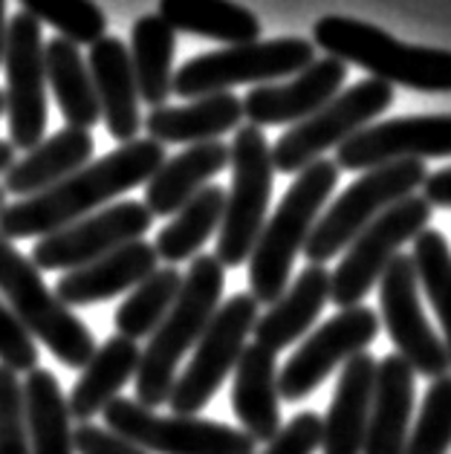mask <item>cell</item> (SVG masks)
Wrapping results in <instances>:
<instances>
[{"label":"cell","mask_w":451,"mask_h":454,"mask_svg":"<svg viewBox=\"0 0 451 454\" xmlns=\"http://www.w3.org/2000/svg\"><path fill=\"white\" fill-rule=\"evenodd\" d=\"M24 408L32 454H75V426L58 380L35 368L24 380Z\"/></svg>","instance_id":"32"},{"label":"cell","mask_w":451,"mask_h":454,"mask_svg":"<svg viewBox=\"0 0 451 454\" xmlns=\"http://www.w3.org/2000/svg\"><path fill=\"white\" fill-rule=\"evenodd\" d=\"M105 428L148 454H255L258 442L244 428L200 417H159L136 400L116 396L105 411Z\"/></svg>","instance_id":"11"},{"label":"cell","mask_w":451,"mask_h":454,"mask_svg":"<svg viewBox=\"0 0 451 454\" xmlns=\"http://www.w3.org/2000/svg\"><path fill=\"white\" fill-rule=\"evenodd\" d=\"M4 110H6V102H4V90H0V116H4Z\"/></svg>","instance_id":"46"},{"label":"cell","mask_w":451,"mask_h":454,"mask_svg":"<svg viewBox=\"0 0 451 454\" xmlns=\"http://www.w3.org/2000/svg\"><path fill=\"white\" fill-rule=\"evenodd\" d=\"M153 217L139 200H122L105 206L102 212H93L75 223L64 226L52 235L41 238L32 249V263L38 270H79L105 254L142 240L151 229Z\"/></svg>","instance_id":"16"},{"label":"cell","mask_w":451,"mask_h":454,"mask_svg":"<svg viewBox=\"0 0 451 454\" xmlns=\"http://www.w3.org/2000/svg\"><path fill=\"white\" fill-rule=\"evenodd\" d=\"M43 67H47V87L55 93L67 128L90 130L98 125L102 107L82 50L64 38H52L43 43Z\"/></svg>","instance_id":"30"},{"label":"cell","mask_w":451,"mask_h":454,"mask_svg":"<svg viewBox=\"0 0 451 454\" xmlns=\"http://www.w3.org/2000/svg\"><path fill=\"white\" fill-rule=\"evenodd\" d=\"M379 336V313L365 304L338 309L322 327L301 341L278 373V394L287 403L307 400L336 368H342L356 353H365Z\"/></svg>","instance_id":"15"},{"label":"cell","mask_w":451,"mask_h":454,"mask_svg":"<svg viewBox=\"0 0 451 454\" xmlns=\"http://www.w3.org/2000/svg\"><path fill=\"white\" fill-rule=\"evenodd\" d=\"M6 0H0V64H4V50H6Z\"/></svg>","instance_id":"44"},{"label":"cell","mask_w":451,"mask_h":454,"mask_svg":"<svg viewBox=\"0 0 451 454\" xmlns=\"http://www.w3.org/2000/svg\"><path fill=\"white\" fill-rule=\"evenodd\" d=\"M174 52H177V35L159 15L139 18L130 29V67L139 102L148 107H162L174 93Z\"/></svg>","instance_id":"31"},{"label":"cell","mask_w":451,"mask_h":454,"mask_svg":"<svg viewBox=\"0 0 451 454\" xmlns=\"http://www.w3.org/2000/svg\"><path fill=\"white\" fill-rule=\"evenodd\" d=\"M425 200L428 206H439V208H451V168H443V171H434L425 176Z\"/></svg>","instance_id":"42"},{"label":"cell","mask_w":451,"mask_h":454,"mask_svg":"<svg viewBox=\"0 0 451 454\" xmlns=\"http://www.w3.org/2000/svg\"><path fill=\"white\" fill-rule=\"evenodd\" d=\"M414 270L420 290H425V298L432 301L434 313L443 327V345L448 350L451 364V247L437 229H423L414 238Z\"/></svg>","instance_id":"35"},{"label":"cell","mask_w":451,"mask_h":454,"mask_svg":"<svg viewBox=\"0 0 451 454\" xmlns=\"http://www.w3.org/2000/svg\"><path fill=\"white\" fill-rule=\"evenodd\" d=\"M24 12L32 15L38 24H50L58 38L75 43H93L107 35V18L102 6L93 0H20Z\"/></svg>","instance_id":"36"},{"label":"cell","mask_w":451,"mask_h":454,"mask_svg":"<svg viewBox=\"0 0 451 454\" xmlns=\"http://www.w3.org/2000/svg\"><path fill=\"white\" fill-rule=\"evenodd\" d=\"M347 79V64L338 59H315L310 67L292 75L284 84H258L244 98V116L249 125H299L307 116H313L318 107H324Z\"/></svg>","instance_id":"18"},{"label":"cell","mask_w":451,"mask_h":454,"mask_svg":"<svg viewBox=\"0 0 451 454\" xmlns=\"http://www.w3.org/2000/svg\"><path fill=\"white\" fill-rule=\"evenodd\" d=\"M315 61V47L304 38H272L226 47L189 59L174 70V93L200 98L229 93L240 84H275V79L299 75Z\"/></svg>","instance_id":"8"},{"label":"cell","mask_w":451,"mask_h":454,"mask_svg":"<svg viewBox=\"0 0 451 454\" xmlns=\"http://www.w3.org/2000/svg\"><path fill=\"white\" fill-rule=\"evenodd\" d=\"M391 102L393 87L379 79H365L347 90H338L324 107L292 125L269 148L272 168L281 174L304 171L307 165L322 160L330 148H338L362 128H368L373 119L391 107Z\"/></svg>","instance_id":"9"},{"label":"cell","mask_w":451,"mask_h":454,"mask_svg":"<svg viewBox=\"0 0 451 454\" xmlns=\"http://www.w3.org/2000/svg\"><path fill=\"white\" fill-rule=\"evenodd\" d=\"M180 286H183V272L177 267H157L119 304L113 316L116 333L130 341L148 339L162 325V318L168 316L171 304L177 301Z\"/></svg>","instance_id":"34"},{"label":"cell","mask_w":451,"mask_h":454,"mask_svg":"<svg viewBox=\"0 0 451 454\" xmlns=\"http://www.w3.org/2000/svg\"><path fill=\"white\" fill-rule=\"evenodd\" d=\"M223 206H226V192L220 185H206L200 188L189 203H185L177 215L159 229L157 243V258L168 267L200 254V249L208 243V238L220 229L223 220Z\"/></svg>","instance_id":"33"},{"label":"cell","mask_w":451,"mask_h":454,"mask_svg":"<svg viewBox=\"0 0 451 454\" xmlns=\"http://www.w3.org/2000/svg\"><path fill=\"white\" fill-rule=\"evenodd\" d=\"M244 119V102L235 93L200 96L191 105L153 107L142 128L159 145H200L217 142L229 130H237Z\"/></svg>","instance_id":"24"},{"label":"cell","mask_w":451,"mask_h":454,"mask_svg":"<svg viewBox=\"0 0 451 454\" xmlns=\"http://www.w3.org/2000/svg\"><path fill=\"white\" fill-rule=\"evenodd\" d=\"M139 353L142 350L136 341L119 333L110 336L102 348H96L70 391V417L79 419V423H90L96 414H102L119 396V391L130 380H136Z\"/></svg>","instance_id":"28"},{"label":"cell","mask_w":451,"mask_h":454,"mask_svg":"<svg viewBox=\"0 0 451 454\" xmlns=\"http://www.w3.org/2000/svg\"><path fill=\"white\" fill-rule=\"evenodd\" d=\"M379 316L397 353L425 380H439L451 371L448 350L428 325L420 301V281L411 254H397L379 278Z\"/></svg>","instance_id":"14"},{"label":"cell","mask_w":451,"mask_h":454,"mask_svg":"<svg viewBox=\"0 0 451 454\" xmlns=\"http://www.w3.org/2000/svg\"><path fill=\"white\" fill-rule=\"evenodd\" d=\"M437 157H451V114L377 121L336 148L338 171H370L402 160Z\"/></svg>","instance_id":"17"},{"label":"cell","mask_w":451,"mask_h":454,"mask_svg":"<svg viewBox=\"0 0 451 454\" xmlns=\"http://www.w3.org/2000/svg\"><path fill=\"white\" fill-rule=\"evenodd\" d=\"M258 316L260 304L249 293H237L223 307H217L214 318L208 321L203 336L197 339L191 362L174 380L168 403H165L171 405V414L194 417L212 403V396L226 382V376L235 371Z\"/></svg>","instance_id":"10"},{"label":"cell","mask_w":451,"mask_h":454,"mask_svg":"<svg viewBox=\"0 0 451 454\" xmlns=\"http://www.w3.org/2000/svg\"><path fill=\"white\" fill-rule=\"evenodd\" d=\"M4 206H6V192H4V185H0V212H4Z\"/></svg>","instance_id":"45"},{"label":"cell","mask_w":451,"mask_h":454,"mask_svg":"<svg viewBox=\"0 0 451 454\" xmlns=\"http://www.w3.org/2000/svg\"><path fill=\"white\" fill-rule=\"evenodd\" d=\"M451 449V373L432 380L408 431L402 454H448Z\"/></svg>","instance_id":"37"},{"label":"cell","mask_w":451,"mask_h":454,"mask_svg":"<svg viewBox=\"0 0 451 454\" xmlns=\"http://www.w3.org/2000/svg\"><path fill=\"white\" fill-rule=\"evenodd\" d=\"M6 119L12 148L32 151L47 130V67H43L41 24L27 12L9 18L6 27Z\"/></svg>","instance_id":"13"},{"label":"cell","mask_w":451,"mask_h":454,"mask_svg":"<svg viewBox=\"0 0 451 454\" xmlns=\"http://www.w3.org/2000/svg\"><path fill=\"white\" fill-rule=\"evenodd\" d=\"M318 442H322V417L315 411H301L287 426H281L260 454H315Z\"/></svg>","instance_id":"40"},{"label":"cell","mask_w":451,"mask_h":454,"mask_svg":"<svg viewBox=\"0 0 451 454\" xmlns=\"http://www.w3.org/2000/svg\"><path fill=\"white\" fill-rule=\"evenodd\" d=\"M0 454H32L24 382L0 364Z\"/></svg>","instance_id":"38"},{"label":"cell","mask_w":451,"mask_h":454,"mask_svg":"<svg viewBox=\"0 0 451 454\" xmlns=\"http://www.w3.org/2000/svg\"><path fill=\"white\" fill-rule=\"evenodd\" d=\"M229 165V145L200 142L165 160L145 183V208L151 217H171Z\"/></svg>","instance_id":"27"},{"label":"cell","mask_w":451,"mask_h":454,"mask_svg":"<svg viewBox=\"0 0 451 454\" xmlns=\"http://www.w3.org/2000/svg\"><path fill=\"white\" fill-rule=\"evenodd\" d=\"M226 286V270L214 254H197L189 275H183L177 301L171 304L162 325L148 336L145 350L139 353L136 368V403L159 408L168 403V394L177 380L183 356L194 350L208 321L214 318Z\"/></svg>","instance_id":"2"},{"label":"cell","mask_w":451,"mask_h":454,"mask_svg":"<svg viewBox=\"0 0 451 454\" xmlns=\"http://www.w3.org/2000/svg\"><path fill=\"white\" fill-rule=\"evenodd\" d=\"M373 380H377V359L370 353H356L347 359L338 373L333 403L322 419V454H362L365 431L373 400Z\"/></svg>","instance_id":"22"},{"label":"cell","mask_w":451,"mask_h":454,"mask_svg":"<svg viewBox=\"0 0 451 454\" xmlns=\"http://www.w3.org/2000/svg\"><path fill=\"white\" fill-rule=\"evenodd\" d=\"M165 160L168 157H165V145L159 142H128V145L105 153L102 160L87 162L84 168L47 188V192L4 206L0 235L6 240L47 238L52 231L75 223V220L102 212V206L116 200L119 194H128L130 188L145 185Z\"/></svg>","instance_id":"1"},{"label":"cell","mask_w":451,"mask_h":454,"mask_svg":"<svg viewBox=\"0 0 451 454\" xmlns=\"http://www.w3.org/2000/svg\"><path fill=\"white\" fill-rule=\"evenodd\" d=\"M93 157L90 130L64 128L50 139H41L35 148L27 151V157L12 162L4 176V192L27 200L32 194H41L47 188L67 180L70 174L84 168Z\"/></svg>","instance_id":"26"},{"label":"cell","mask_w":451,"mask_h":454,"mask_svg":"<svg viewBox=\"0 0 451 454\" xmlns=\"http://www.w3.org/2000/svg\"><path fill=\"white\" fill-rule=\"evenodd\" d=\"M0 293L27 333L43 341L61 364L84 368L96 353L98 345L90 327L67 304L58 301V295L43 284L41 270L4 235H0Z\"/></svg>","instance_id":"5"},{"label":"cell","mask_w":451,"mask_h":454,"mask_svg":"<svg viewBox=\"0 0 451 454\" xmlns=\"http://www.w3.org/2000/svg\"><path fill=\"white\" fill-rule=\"evenodd\" d=\"M0 364L12 373H32L38 368V348L9 304L0 301Z\"/></svg>","instance_id":"39"},{"label":"cell","mask_w":451,"mask_h":454,"mask_svg":"<svg viewBox=\"0 0 451 454\" xmlns=\"http://www.w3.org/2000/svg\"><path fill=\"white\" fill-rule=\"evenodd\" d=\"M15 162V148L9 139H0V174H6Z\"/></svg>","instance_id":"43"},{"label":"cell","mask_w":451,"mask_h":454,"mask_svg":"<svg viewBox=\"0 0 451 454\" xmlns=\"http://www.w3.org/2000/svg\"><path fill=\"white\" fill-rule=\"evenodd\" d=\"M87 67L93 75V87L102 107V119L110 130V137L119 139L122 145L134 142L142 130V114H139V90L130 67V55L122 38L105 35L90 47Z\"/></svg>","instance_id":"21"},{"label":"cell","mask_w":451,"mask_h":454,"mask_svg":"<svg viewBox=\"0 0 451 454\" xmlns=\"http://www.w3.org/2000/svg\"><path fill=\"white\" fill-rule=\"evenodd\" d=\"M73 437H75V451L79 454H148L139 446H134V442L116 437L113 431H107L102 426H93V423L75 426Z\"/></svg>","instance_id":"41"},{"label":"cell","mask_w":451,"mask_h":454,"mask_svg":"<svg viewBox=\"0 0 451 454\" xmlns=\"http://www.w3.org/2000/svg\"><path fill=\"white\" fill-rule=\"evenodd\" d=\"M157 267H159V258H157L153 243L134 240L122 249L105 254V258L87 263V267L70 270L67 275H61L58 286H55V295L67 307L102 304L122 293H130Z\"/></svg>","instance_id":"19"},{"label":"cell","mask_w":451,"mask_h":454,"mask_svg":"<svg viewBox=\"0 0 451 454\" xmlns=\"http://www.w3.org/2000/svg\"><path fill=\"white\" fill-rule=\"evenodd\" d=\"M414 382L416 373L400 353H391V356H382L377 362V380H373V400L362 454L405 451V440H408L414 417Z\"/></svg>","instance_id":"20"},{"label":"cell","mask_w":451,"mask_h":454,"mask_svg":"<svg viewBox=\"0 0 451 454\" xmlns=\"http://www.w3.org/2000/svg\"><path fill=\"white\" fill-rule=\"evenodd\" d=\"M338 183V165L333 160H315L299 171L290 192L263 223L260 238L249 254V286L258 304H275L287 293L292 263L304 252L315 220L322 217L327 197Z\"/></svg>","instance_id":"4"},{"label":"cell","mask_w":451,"mask_h":454,"mask_svg":"<svg viewBox=\"0 0 451 454\" xmlns=\"http://www.w3.org/2000/svg\"><path fill=\"white\" fill-rule=\"evenodd\" d=\"M432 212L434 208L423 194H411L362 229L345 249L342 263L330 275V301L338 309L362 304V298L379 284L385 267L397 258L405 243L428 229Z\"/></svg>","instance_id":"12"},{"label":"cell","mask_w":451,"mask_h":454,"mask_svg":"<svg viewBox=\"0 0 451 454\" xmlns=\"http://www.w3.org/2000/svg\"><path fill=\"white\" fill-rule=\"evenodd\" d=\"M313 47L330 59L368 70L385 84H400L416 93H451V50L402 43L373 24L356 18L327 15L315 20Z\"/></svg>","instance_id":"3"},{"label":"cell","mask_w":451,"mask_h":454,"mask_svg":"<svg viewBox=\"0 0 451 454\" xmlns=\"http://www.w3.org/2000/svg\"><path fill=\"white\" fill-rule=\"evenodd\" d=\"M327 301H330V270L313 267L310 263L287 286V293L275 304H269L267 313L258 316L255 327H252L255 345L272 353L287 350L292 341H299L315 325V318Z\"/></svg>","instance_id":"25"},{"label":"cell","mask_w":451,"mask_h":454,"mask_svg":"<svg viewBox=\"0 0 451 454\" xmlns=\"http://www.w3.org/2000/svg\"><path fill=\"white\" fill-rule=\"evenodd\" d=\"M159 18L174 32H191L229 47L260 41L258 15L235 0H159Z\"/></svg>","instance_id":"29"},{"label":"cell","mask_w":451,"mask_h":454,"mask_svg":"<svg viewBox=\"0 0 451 454\" xmlns=\"http://www.w3.org/2000/svg\"><path fill=\"white\" fill-rule=\"evenodd\" d=\"M428 168L420 160H402L379 168L362 171V176L336 197L333 206L315 220L304 254L313 267H324L338 252H345L368 223H373L393 203L411 197L425 183Z\"/></svg>","instance_id":"6"},{"label":"cell","mask_w":451,"mask_h":454,"mask_svg":"<svg viewBox=\"0 0 451 454\" xmlns=\"http://www.w3.org/2000/svg\"><path fill=\"white\" fill-rule=\"evenodd\" d=\"M229 165H232V188L226 192L214 252V258L223 263V270L240 267V263L249 261V254L260 238V229L267 223L275 168L269 142L260 128H237L235 142L229 145Z\"/></svg>","instance_id":"7"},{"label":"cell","mask_w":451,"mask_h":454,"mask_svg":"<svg viewBox=\"0 0 451 454\" xmlns=\"http://www.w3.org/2000/svg\"><path fill=\"white\" fill-rule=\"evenodd\" d=\"M232 411L240 428L255 440L269 442L281 431L278 353L260 345H246L235 364Z\"/></svg>","instance_id":"23"}]
</instances>
